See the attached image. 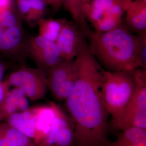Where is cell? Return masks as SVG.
Returning a JSON list of instances; mask_svg holds the SVG:
<instances>
[{
  "label": "cell",
  "mask_w": 146,
  "mask_h": 146,
  "mask_svg": "<svg viewBox=\"0 0 146 146\" xmlns=\"http://www.w3.org/2000/svg\"><path fill=\"white\" fill-rule=\"evenodd\" d=\"M76 77L65 101L74 125L75 146H105L109 141V115L103 102L101 87L105 70L91 53L86 41L75 59Z\"/></svg>",
  "instance_id": "obj_1"
},
{
  "label": "cell",
  "mask_w": 146,
  "mask_h": 146,
  "mask_svg": "<svg viewBox=\"0 0 146 146\" xmlns=\"http://www.w3.org/2000/svg\"><path fill=\"white\" fill-rule=\"evenodd\" d=\"M81 27L91 53L106 71L146 69V31L135 35L123 23L104 32L95 31L88 23Z\"/></svg>",
  "instance_id": "obj_2"
},
{
  "label": "cell",
  "mask_w": 146,
  "mask_h": 146,
  "mask_svg": "<svg viewBox=\"0 0 146 146\" xmlns=\"http://www.w3.org/2000/svg\"><path fill=\"white\" fill-rule=\"evenodd\" d=\"M135 87L133 71L111 72L105 71L101 87L103 102L111 117L110 126L115 129Z\"/></svg>",
  "instance_id": "obj_3"
},
{
  "label": "cell",
  "mask_w": 146,
  "mask_h": 146,
  "mask_svg": "<svg viewBox=\"0 0 146 146\" xmlns=\"http://www.w3.org/2000/svg\"><path fill=\"white\" fill-rule=\"evenodd\" d=\"M131 2L122 0H91L82 13L94 31L104 32L122 24V18Z\"/></svg>",
  "instance_id": "obj_4"
},
{
  "label": "cell",
  "mask_w": 146,
  "mask_h": 146,
  "mask_svg": "<svg viewBox=\"0 0 146 146\" xmlns=\"http://www.w3.org/2000/svg\"><path fill=\"white\" fill-rule=\"evenodd\" d=\"M133 74L134 92L115 130L133 127L146 129V69L137 68Z\"/></svg>",
  "instance_id": "obj_5"
},
{
  "label": "cell",
  "mask_w": 146,
  "mask_h": 146,
  "mask_svg": "<svg viewBox=\"0 0 146 146\" xmlns=\"http://www.w3.org/2000/svg\"><path fill=\"white\" fill-rule=\"evenodd\" d=\"M50 105L53 111V117L36 145L75 146V128L72 121L60 106L54 102H50Z\"/></svg>",
  "instance_id": "obj_6"
},
{
  "label": "cell",
  "mask_w": 146,
  "mask_h": 146,
  "mask_svg": "<svg viewBox=\"0 0 146 146\" xmlns=\"http://www.w3.org/2000/svg\"><path fill=\"white\" fill-rule=\"evenodd\" d=\"M48 72L44 68L23 66L11 73L5 80L11 86L24 91L30 101L44 98L48 91Z\"/></svg>",
  "instance_id": "obj_7"
},
{
  "label": "cell",
  "mask_w": 146,
  "mask_h": 146,
  "mask_svg": "<svg viewBox=\"0 0 146 146\" xmlns=\"http://www.w3.org/2000/svg\"><path fill=\"white\" fill-rule=\"evenodd\" d=\"M76 77L75 60H61L48 70V89L58 101L65 102L72 91Z\"/></svg>",
  "instance_id": "obj_8"
},
{
  "label": "cell",
  "mask_w": 146,
  "mask_h": 146,
  "mask_svg": "<svg viewBox=\"0 0 146 146\" xmlns=\"http://www.w3.org/2000/svg\"><path fill=\"white\" fill-rule=\"evenodd\" d=\"M27 49L38 68L48 70L63 60L55 42L39 35L29 39Z\"/></svg>",
  "instance_id": "obj_9"
},
{
  "label": "cell",
  "mask_w": 146,
  "mask_h": 146,
  "mask_svg": "<svg viewBox=\"0 0 146 146\" xmlns=\"http://www.w3.org/2000/svg\"><path fill=\"white\" fill-rule=\"evenodd\" d=\"M45 107L29 108L15 113L5 121L34 141L35 143L41 136L39 125L42 121V113Z\"/></svg>",
  "instance_id": "obj_10"
},
{
  "label": "cell",
  "mask_w": 146,
  "mask_h": 146,
  "mask_svg": "<svg viewBox=\"0 0 146 146\" xmlns=\"http://www.w3.org/2000/svg\"><path fill=\"white\" fill-rule=\"evenodd\" d=\"M85 38L80 25L67 21L55 42L63 60H74Z\"/></svg>",
  "instance_id": "obj_11"
},
{
  "label": "cell",
  "mask_w": 146,
  "mask_h": 146,
  "mask_svg": "<svg viewBox=\"0 0 146 146\" xmlns=\"http://www.w3.org/2000/svg\"><path fill=\"white\" fill-rule=\"evenodd\" d=\"M29 101L22 89L9 90L0 104V123L11 115L29 109Z\"/></svg>",
  "instance_id": "obj_12"
},
{
  "label": "cell",
  "mask_w": 146,
  "mask_h": 146,
  "mask_svg": "<svg viewBox=\"0 0 146 146\" xmlns=\"http://www.w3.org/2000/svg\"><path fill=\"white\" fill-rule=\"evenodd\" d=\"M124 26L137 34L146 31V0L132 1L127 9Z\"/></svg>",
  "instance_id": "obj_13"
},
{
  "label": "cell",
  "mask_w": 146,
  "mask_h": 146,
  "mask_svg": "<svg viewBox=\"0 0 146 146\" xmlns=\"http://www.w3.org/2000/svg\"><path fill=\"white\" fill-rule=\"evenodd\" d=\"M34 141L7 123H0V146H36Z\"/></svg>",
  "instance_id": "obj_14"
},
{
  "label": "cell",
  "mask_w": 146,
  "mask_h": 146,
  "mask_svg": "<svg viewBox=\"0 0 146 146\" xmlns=\"http://www.w3.org/2000/svg\"><path fill=\"white\" fill-rule=\"evenodd\" d=\"M105 146H146V129L131 127L122 131L116 141Z\"/></svg>",
  "instance_id": "obj_15"
},
{
  "label": "cell",
  "mask_w": 146,
  "mask_h": 146,
  "mask_svg": "<svg viewBox=\"0 0 146 146\" xmlns=\"http://www.w3.org/2000/svg\"><path fill=\"white\" fill-rule=\"evenodd\" d=\"M18 9L25 21L30 24L43 18L46 5L42 0H18Z\"/></svg>",
  "instance_id": "obj_16"
},
{
  "label": "cell",
  "mask_w": 146,
  "mask_h": 146,
  "mask_svg": "<svg viewBox=\"0 0 146 146\" xmlns=\"http://www.w3.org/2000/svg\"><path fill=\"white\" fill-rule=\"evenodd\" d=\"M67 21L65 18H42L37 23L39 36L55 42Z\"/></svg>",
  "instance_id": "obj_17"
},
{
  "label": "cell",
  "mask_w": 146,
  "mask_h": 146,
  "mask_svg": "<svg viewBox=\"0 0 146 146\" xmlns=\"http://www.w3.org/2000/svg\"><path fill=\"white\" fill-rule=\"evenodd\" d=\"M21 29L17 25L5 29L0 35V50H11L17 48L22 40Z\"/></svg>",
  "instance_id": "obj_18"
},
{
  "label": "cell",
  "mask_w": 146,
  "mask_h": 146,
  "mask_svg": "<svg viewBox=\"0 0 146 146\" xmlns=\"http://www.w3.org/2000/svg\"><path fill=\"white\" fill-rule=\"evenodd\" d=\"M63 5L71 16L75 23L78 25H82L86 22L84 17L81 9L76 0H63Z\"/></svg>",
  "instance_id": "obj_19"
},
{
  "label": "cell",
  "mask_w": 146,
  "mask_h": 146,
  "mask_svg": "<svg viewBox=\"0 0 146 146\" xmlns=\"http://www.w3.org/2000/svg\"><path fill=\"white\" fill-rule=\"evenodd\" d=\"M16 17L10 10H6L0 14V24L4 28L10 27L16 25Z\"/></svg>",
  "instance_id": "obj_20"
},
{
  "label": "cell",
  "mask_w": 146,
  "mask_h": 146,
  "mask_svg": "<svg viewBox=\"0 0 146 146\" xmlns=\"http://www.w3.org/2000/svg\"><path fill=\"white\" fill-rule=\"evenodd\" d=\"M46 5L51 7L52 10L57 11L63 5V0H42Z\"/></svg>",
  "instance_id": "obj_21"
},
{
  "label": "cell",
  "mask_w": 146,
  "mask_h": 146,
  "mask_svg": "<svg viewBox=\"0 0 146 146\" xmlns=\"http://www.w3.org/2000/svg\"><path fill=\"white\" fill-rule=\"evenodd\" d=\"M11 87L7 82H0V104L4 99Z\"/></svg>",
  "instance_id": "obj_22"
},
{
  "label": "cell",
  "mask_w": 146,
  "mask_h": 146,
  "mask_svg": "<svg viewBox=\"0 0 146 146\" xmlns=\"http://www.w3.org/2000/svg\"><path fill=\"white\" fill-rule=\"evenodd\" d=\"M12 0H0V14L3 11L9 10Z\"/></svg>",
  "instance_id": "obj_23"
},
{
  "label": "cell",
  "mask_w": 146,
  "mask_h": 146,
  "mask_svg": "<svg viewBox=\"0 0 146 146\" xmlns=\"http://www.w3.org/2000/svg\"><path fill=\"white\" fill-rule=\"evenodd\" d=\"M7 68V67L6 65L0 62V82H2L5 72Z\"/></svg>",
  "instance_id": "obj_24"
},
{
  "label": "cell",
  "mask_w": 146,
  "mask_h": 146,
  "mask_svg": "<svg viewBox=\"0 0 146 146\" xmlns=\"http://www.w3.org/2000/svg\"><path fill=\"white\" fill-rule=\"evenodd\" d=\"M4 30V28L0 24V35L3 32V31Z\"/></svg>",
  "instance_id": "obj_25"
},
{
  "label": "cell",
  "mask_w": 146,
  "mask_h": 146,
  "mask_svg": "<svg viewBox=\"0 0 146 146\" xmlns=\"http://www.w3.org/2000/svg\"><path fill=\"white\" fill-rule=\"evenodd\" d=\"M122 1H128L131 2L133 0H122Z\"/></svg>",
  "instance_id": "obj_26"
},
{
  "label": "cell",
  "mask_w": 146,
  "mask_h": 146,
  "mask_svg": "<svg viewBox=\"0 0 146 146\" xmlns=\"http://www.w3.org/2000/svg\"><path fill=\"white\" fill-rule=\"evenodd\" d=\"M17 1H18V0H17Z\"/></svg>",
  "instance_id": "obj_27"
}]
</instances>
